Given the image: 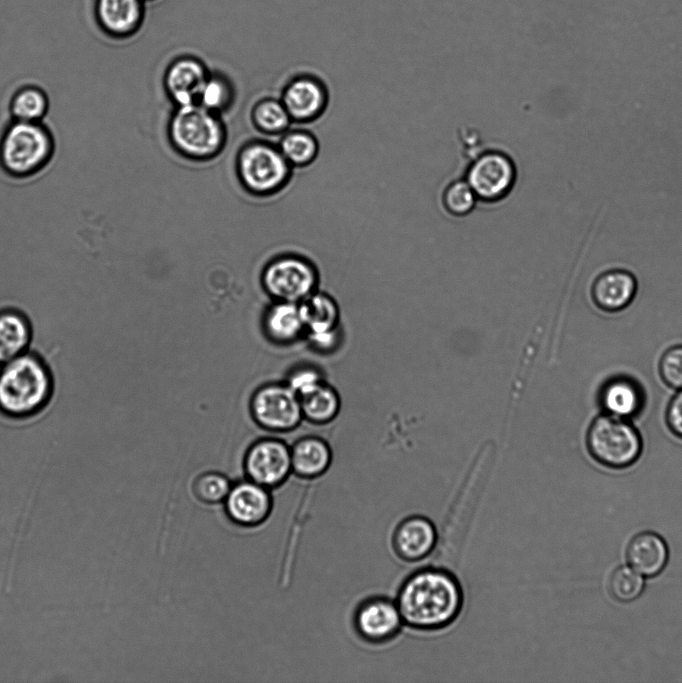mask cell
Here are the masks:
<instances>
[{
    "mask_svg": "<svg viewBox=\"0 0 682 683\" xmlns=\"http://www.w3.org/2000/svg\"><path fill=\"white\" fill-rule=\"evenodd\" d=\"M665 422L670 432L682 439V388L678 389L668 402Z\"/></svg>",
    "mask_w": 682,
    "mask_h": 683,
    "instance_id": "e575fe53",
    "label": "cell"
},
{
    "mask_svg": "<svg viewBox=\"0 0 682 683\" xmlns=\"http://www.w3.org/2000/svg\"><path fill=\"white\" fill-rule=\"evenodd\" d=\"M629 565L646 577L660 574L669 559L667 543L659 534L653 531H643L636 534L626 549Z\"/></svg>",
    "mask_w": 682,
    "mask_h": 683,
    "instance_id": "44dd1931",
    "label": "cell"
},
{
    "mask_svg": "<svg viewBox=\"0 0 682 683\" xmlns=\"http://www.w3.org/2000/svg\"><path fill=\"white\" fill-rule=\"evenodd\" d=\"M303 419L323 425L333 421L339 414L341 399L334 387L325 381L299 397Z\"/></svg>",
    "mask_w": 682,
    "mask_h": 683,
    "instance_id": "d4e9b609",
    "label": "cell"
},
{
    "mask_svg": "<svg viewBox=\"0 0 682 683\" xmlns=\"http://www.w3.org/2000/svg\"><path fill=\"white\" fill-rule=\"evenodd\" d=\"M252 120L256 128L266 134H279L287 130L292 121L281 100L263 99L253 108Z\"/></svg>",
    "mask_w": 682,
    "mask_h": 683,
    "instance_id": "83f0119b",
    "label": "cell"
},
{
    "mask_svg": "<svg viewBox=\"0 0 682 683\" xmlns=\"http://www.w3.org/2000/svg\"><path fill=\"white\" fill-rule=\"evenodd\" d=\"M232 101V89L228 81L218 75L209 74L204 82L197 104L216 114L226 109Z\"/></svg>",
    "mask_w": 682,
    "mask_h": 683,
    "instance_id": "1f68e13d",
    "label": "cell"
},
{
    "mask_svg": "<svg viewBox=\"0 0 682 683\" xmlns=\"http://www.w3.org/2000/svg\"><path fill=\"white\" fill-rule=\"evenodd\" d=\"M262 329L271 342L288 345L305 336V325L300 304L274 301L263 314Z\"/></svg>",
    "mask_w": 682,
    "mask_h": 683,
    "instance_id": "ffe728a7",
    "label": "cell"
},
{
    "mask_svg": "<svg viewBox=\"0 0 682 683\" xmlns=\"http://www.w3.org/2000/svg\"><path fill=\"white\" fill-rule=\"evenodd\" d=\"M353 623L359 637L373 645L395 639L404 624L396 601L383 596L362 601L355 610Z\"/></svg>",
    "mask_w": 682,
    "mask_h": 683,
    "instance_id": "7c38bea8",
    "label": "cell"
},
{
    "mask_svg": "<svg viewBox=\"0 0 682 683\" xmlns=\"http://www.w3.org/2000/svg\"><path fill=\"white\" fill-rule=\"evenodd\" d=\"M318 272L307 259L283 255L271 260L263 269L261 283L274 301L300 303L317 290Z\"/></svg>",
    "mask_w": 682,
    "mask_h": 683,
    "instance_id": "ba28073f",
    "label": "cell"
},
{
    "mask_svg": "<svg viewBox=\"0 0 682 683\" xmlns=\"http://www.w3.org/2000/svg\"><path fill=\"white\" fill-rule=\"evenodd\" d=\"M586 446L591 457L611 469H625L640 458L643 440L631 420L601 414L590 423Z\"/></svg>",
    "mask_w": 682,
    "mask_h": 683,
    "instance_id": "8992f818",
    "label": "cell"
},
{
    "mask_svg": "<svg viewBox=\"0 0 682 683\" xmlns=\"http://www.w3.org/2000/svg\"><path fill=\"white\" fill-rule=\"evenodd\" d=\"M438 532L426 517L404 518L395 528L392 546L396 555L406 562H417L434 553Z\"/></svg>",
    "mask_w": 682,
    "mask_h": 683,
    "instance_id": "5bb4252c",
    "label": "cell"
},
{
    "mask_svg": "<svg viewBox=\"0 0 682 683\" xmlns=\"http://www.w3.org/2000/svg\"><path fill=\"white\" fill-rule=\"evenodd\" d=\"M403 623L418 631H437L451 625L464 604L462 586L454 572L432 565L411 573L396 598Z\"/></svg>",
    "mask_w": 682,
    "mask_h": 683,
    "instance_id": "6da1fadb",
    "label": "cell"
},
{
    "mask_svg": "<svg viewBox=\"0 0 682 683\" xmlns=\"http://www.w3.org/2000/svg\"><path fill=\"white\" fill-rule=\"evenodd\" d=\"M310 346L320 352L328 353L336 349L340 339V327L331 331L305 334Z\"/></svg>",
    "mask_w": 682,
    "mask_h": 683,
    "instance_id": "d590c367",
    "label": "cell"
},
{
    "mask_svg": "<svg viewBox=\"0 0 682 683\" xmlns=\"http://www.w3.org/2000/svg\"><path fill=\"white\" fill-rule=\"evenodd\" d=\"M279 149L291 166H306L316 158L319 146L310 133L297 130L282 137Z\"/></svg>",
    "mask_w": 682,
    "mask_h": 683,
    "instance_id": "4316f807",
    "label": "cell"
},
{
    "mask_svg": "<svg viewBox=\"0 0 682 683\" xmlns=\"http://www.w3.org/2000/svg\"><path fill=\"white\" fill-rule=\"evenodd\" d=\"M291 167L279 147L266 142L247 144L237 158V172L242 185L256 195L279 191L288 182Z\"/></svg>",
    "mask_w": 682,
    "mask_h": 683,
    "instance_id": "52a82bcc",
    "label": "cell"
},
{
    "mask_svg": "<svg viewBox=\"0 0 682 683\" xmlns=\"http://www.w3.org/2000/svg\"><path fill=\"white\" fill-rule=\"evenodd\" d=\"M486 476L470 474L461 485L448 509L438 543L434 565L455 570L462 558L467 538L485 493Z\"/></svg>",
    "mask_w": 682,
    "mask_h": 683,
    "instance_id": "277c9868",
    "label": "cell"
},
{
    "mask_svg": "<svg viewBox=\"0 0 682 683\" xmlns=\"http://www.w3.org/2000/svg\"><path fill=\"white\" fill-rule=\"evenodd\" d=\"M644 588V576L631 566H620L610 576V593L619 602L628 603L636 600Z\"/></svg>",
    "mask_w": 682,
    "mask_h": 683,
    "instance_id": "f1b7e54d",
    "label": "cell"
},
{
    "mask_svg": "<svg viewBox=\"0 0 682 683\" xmlns=\"http://www.w3.org/2000/svg\"><path fill=\"white\" fill-rule=\"evenodd\" d=\"M250 414L262 429L285 433L303 420L300 399L284 382H271L257 388L250 399Z\"/></svg>",
    "mask_w": 682,
    "mask_h": 683,
    "instance_id": "9c48e42d",
    "label": "cell"
},
{
    "mask_svg": "<svg viewBox=\"0 0 682 683\" xmlns=\"http://www.w3.org/2000/svg\"><path fill=\"white\" fill-rule=\"evenodd\" d=\"M223 503L228 518L242 527L264 523L273 504L269 489L249 479L232 484Z\"/></svg>",
    "mask_w": 682,
    "mask_h": 683,
    "instance_id": "4fadbf2b",
    "label": "cell"
},
{
    "mask_svg": "<svg viewBox=\"0 0 682 683\" xmlns=\"http://www.w3.org/2000/svg\"><path fill=\"white\" fill-rule=\"evenodd\" d=\"M299 304L304 320L305 334L331 331L340 327L339 307L327 293L316 290Z\"/></svg>",
    "mask_w": 682,
    "mask_h": 683,
    "instance_id": "cb8c5ba5",
    "label": "cell"
},
{
    "mask_svg": "<svg viewBox=\"0 0 682 683\" xmlns=\"http://www.w3.org/2000/svg\"><path fill=\"white\" fill-rule=\"evenodd\" d=\"M243 467L247 479L269 490L276 488L292 473L291 448L281 439L261 438L247 449Z\"/></svg>",
    "mask_w": 682,
    "mask_h": 683,
    "instance_id": "8fae6325",
    "label": "cell"
},
{
    "mask_svg": "<svg viewBox=\"0 0 682 683\" xmlns=\"http://www.w3.org/2000/svg\"><path fill=\"white\" fill-rule=\"evenodd\" d=\"M209 73L202 62L193 57H181L167 68L164 85L177 107L197 103L200 90Z\"/></svg>",
    "mask_w": 682,
    "mask_h": 683,
    "instance_id": "e0dca14e",
    "label": "cell"
},
{
    "mask_svg": "<svg viewBox=\"0 0 682 683\" xmlns=\"http://www.w3.org/2000/svg\"><path fill=\"white\" fill-rule=\"evenodd\" d=\"M324 381L319 369L302 365L292 370L285 383L297 394L298 397L308 393Z\"/></svg>",
    "mask_w": 682,
    "mask_h": 683,
    "instance_id": "836d02e7",
    "label": "cell"
},
{
    "mask_svg": "<svg viewBox=\"0 0 682 683\" xmlns=\"http://www.w3.org/2000/svg\"><path fill=\"white\" fill-rule=\"evenodd\" d=\"M53 377L46 362L26 352L0 365V413L22 419L43 410L53 394Z\"/></svg>",
    "mask_w": 682,
    "mask_h": 683,
    "instance_id": "7a4b0ae2",
    "label": "cell"
},
{
    "mask_svg": "<svg viewBox=\"0 0 682 683\" xmlns=\"http://www.w3.org/2000/svg\"><path fill=\"white\" fill-rule=\"evenodd\" d=\"M598 400L605 414L631 420L642 411L645 395L633 378L616 376L602 385Z\"/></svg>",
    "mask_w": 682,
    "mask_h": 683,
    "instance_id": "d6986e66",
    "label": "cell"
},
{
    "mask_svg": "<svg viewBox=\"0 0 682 683\" xmlns=\"http://www.w3.org/2000/svg\"><path fill=\"white\" fill-rule=\"evenodd\" d=\"M168 134L175 149L194 160L216 156L226 137L218 114L197 103L177 107L169 121Z\"/></svg>",
    "mask_w": 682,
    "mask_h": 683,
    "instance_id": "5b68a950",
    "label": "cell"
},
{
    "mask_svg": "<svg viewBox=\"0 0 682 683\" xmlns=\"http://www.w3.org/2000/svg\"><path fill=\"white\" fill-rule=\"evenodd\" d=\"M281 101L292 121L308 122L324 112L328 103V93L319 80L301 76L287 84Z\"/></svg>",
    "mask_w": 682,
    "mask_h": 683,
    "instance_id": "9a60e30c",
    "label": "cell"
},
{
    "mask_svg": "<svg viewBox=\"0 0 682 683\" xmlns=\"http://www.w3.org/2000/svg\"><path fill=\"white\" fill-rule=\"evenodd\" d=\"M478 199L465 179L449 183L442 194L445 210L455 216L463 217L473 211Z\"/></svg>",
    "mask_w": 682,
    "mask_h": 683,
    "instance_id": "4dcf8cb0",
    "label": "cell"
},
{
    "mask_svg": "<svg viewBox=\"0 0 682 683\" xmlns=\"http://www.w3.org/2000/svg\"><path fill=\"white\" fill-rule=\"evenodd\" d=\"M32 341V327L21 311H0V365L26 353Z\"/></svg>",
    "mask_w": 682,
    "mask_h": 683,
    "instance_id": "603a6c76",
    "label": "cell"
},
{
    "mask_svg": "<svg viewBox=\"0 0 682 683\" xmlns=\"http://www.w3.org/2000/svg\"><path fill=\"white\" fill-rule=\"evenodd\" d=\"M48 107L49 101L46 93L34 85L19 88L10 100V112L14 120L41 121Z\"/></svg>",
    "mask_w": 682,
    "mask_h": 683,
    "instance_id": "484cf974",
    "label": "cell"
},
{
    "mask_svg": "<svg viewBox=\"0 0 682 683\" xmlns=\"http://www.w3.org/2000/svg\"><path fill=\"white\" fill-rule=\"evenodd\" d=\"M232 483L222 473L210 471L196 477L192 485L194 496L205 504L224 502Z\"/></svg>",
    "mask_w": 682,
    "mask_h": 683,
    "instance_id": "f546056e",
    "label": "cell"
},
{
    "mask_svg": "<svg viewBox=\"0 0 682 683\" xmlns=\"http://www.w3.org/2000/svg\"><path fill=\"white\" fill-rule=\"evenodd\" d=\"M658 373L668 387L678 390L682 388V345H674L666 349L658 362Z\"/></svg>",
    "mask_w": 682,
    "mask_h": 683,
    "instance_id": "d6a6232c",
    "label": "cell"
},
{
    "mask_svg": "<svg viewBox=\"0 0 682 683\" xmlns=\"http://www.w3.org/2000/svg\"><path fill=\"white\" fill-rule=\"evenodd\" d=\"M292 472L304 479L323 475L331 465L332 450L329 444L318 436H305L290 446Z\"/></svg>",
    "mask_w": 682,
    "mask_h": 683,
    "instance_id": "7402d4cb",
    "label": "cell"
},
{
    "mask_svg": "<svg viewBox=\"0 0 682 683\" xmlns=\"http://www.w3.org/2000/svg\"><path fill=\"white\" fill-rule=\"evenodd\" d=\"M636 277L628 270L613 268L600 273L591 286V298L600 310L619 312L628 307L637 292Z\"/></svg>",
    "mask_w": 682,
    "mask_h": 683,
    "instance_id": "2e32d148",
    "label": "cell"
},
{
    "mask_svg": "<svg viewBox=\"0 0 682 683\" xmlns=\"http://www.w3.org/2000/svg\"><path fill=\"white\" fill-rule=\"evenodd\" d=\"M54 151V137L41 121L14 120L0 137V166L13 178L31 177L49 164Z\"/></svg>",
    "mask_w": 682,
    "mask_h": 683,
    "instance_id": "3957f363",
    "label": "cell"
},
{
    "mask_svg": "<svg viewBox=\"0 0 682 683\" xmlns=\"http://www.w3.org/2000/svg\"><path fill=\"white\" fill-rule=\"evenodd\" d=\"M464 179L478 200L495 203L506 198L513 190L517 180V168L507 153L488 150L473 159Z\"/></svg>",
    "mask_w": 682,
    "mask_h": 683,
    "instance_id": "30bf717a",
    "label": "cell"
},
{
    "mask_svg": "<svg viewBox=\"0 0 682 683\" xmlns=\"http://www.w3.org/2000/svg\"><path fill=\"white\" fill-rule=\"evenodd\" d=\"M145 0H96L95 14L101 29L114 38L135 34L144 19Z\"/></svg>",
    "mask_w": 682,
    "mask_h": 683,
    "instance_id": "ac0fdd59",
    "label": "cell"
}]
</instances>
